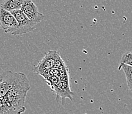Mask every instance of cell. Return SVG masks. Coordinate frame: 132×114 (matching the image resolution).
<instances>
[{"mask_svg": "<svg viewBox=\"0 0 132 114\" xmlns=\"http://www.w3.org/2000/svg\"><path fill=\"white\" fill-rule=\"evenodd\" d=\"M30 89V85L26 75L18 72L15 82L6 96V105L10 114H22L25 112V100Z\"/></svg>", "mask_w": 132, "mask_h": 114, "instance_id": "1", "label": "cell"}, {"mask_svg": "<svg viewBox=\"0 0 132 114\" xmlns=\"http://www.w3.org/2000/svg\"><path fill=\"white\" fill-rule=\"evenodd\" d=\"M18 75V72L7 71L3 74L2 81L0 83V114H10L6 105V96Z\"/></svg>", "mask_w": 132, "mask_h": 114, "instance_id": "2", "label": "cell"}, {"mask_svg": "<svg viewBox=\"0 0 132 114\" xmlns=\"http://www.w3.org/2000/svg\"><path fill=\"white\" fill-rule=\"evenodd\" d=\"M60 54L55 50L49 51L45 54L44 58L34 68V72L40 75L45 71L55 68L56 60L60 57Z\"/></svg>", "mask_w": 132, "mask_h": 114, "instance_id": "3", "label": "cell"}, {"mask_svg": "<svg viewBox=\"0 0 132 114\" xmlns=\"http://www.w3.org/2000/svg\"><path fill=\"white\" fill-rule=\"evenodd\" d=\"M12 14L15 16L19 24V27L13 36H20L25 33L32 32L35 29V24L28 19L24 13L21 10H16L12 12Z\"/></svg>", "mask_w": 132, "mask_h": 114, "instance_id": "4", "label": "cell"}, {"mask_svg": "<svg viewBox=\"0 0 132 114\" xmlns=\"http://www.w3.org/2000/svg\"><path fill=\"white\" fill-rule=\"evenodd\" d=\"M0 27L6 33L13 35L18 29L19 24L11 12L0 7Z\"/></svg>", "mask_w": 132, "mask_h": 114, "instance_id": "5", "label": "cell"}, {"mask_svg": "<svg viewBox=\"0 0 132 114\" xmlns=\"http://www.w3.org/2000/svg\"><path fill=\"white\" fill-rule=\"evenodd\" d=\"M20 10L35 25L44 20L45 16L39 13L36 5L32 0H26Z\"/></svg>", "mask_w": 132, "mask_h": 114, "instance_id": "6", "label": "cell"}, {"mask_svg": "<svg viewBox=\"0 0 132 114\" xmlns=\"http://www.w3.org/2000/svg\"><path fill=\"white\" fill-rule=\"evenodd\" d=\"M53 91L56 94V101L60 102L62 105L65 104V100L67 98L70 99L71 101H73L74 100L73 97L74 93L72 92L70 89V82L60 81L58 85L54 89Z\"/></svg>", "mask_w": 132, "mask_h": 114, "instance_id": "7", "label": "cell"}, {"mask_svg": "<svg viewBox=\"0 0 132 114\" xmlns=\"http://www.w3.org/2000/svg\"><path fill=\"white\" fill-rule=\"evenodd\" d=\"M26 0H4L0 7L12 13L14 11L20 10Z\"/></svg>", "mask_w": 132, "mask_h": 114, "instance_id": "8", "label": "cell"}, {"mask_svg": "<svg viewBox=\"0 0 132 114\" xmlns=\"http://www.w3.org/2000/svg\"><path fill=\"white\" fill-rule=\"evenodd\" d=\"M118 70H122L124 72L126 78V82L128 85V89L132 92V66H129L125 64H120L118 68Z\"/></svg>", "mask_w": 132, "mask_h": 114, "instance_id": "9", "label": "cell"}, {"mask_svg": "<svg viewBox=\"0 0 132 114\" xmlns=\"http://www.w3.org/2000/svg\"><path fill=\"white\" fill-rule=\"evenodd\" d=\"M120 64H125L132 66V52H128L123 54L121 58Z\"/></svg>", "mask_w": 132, "mask_h": 114, "instance_id": "10", "label": "cell"}, {"mask_svg": "<svg viewBox=\"0 0 132 114\" xmlns=\"http://www.w3.org/2000/svg\"><path fill=\"white\" fill-rule=\"evenodd\" d=\"M45 81H46L48 85L51 87L52 91H53L55 87L57 86L60 82V77H59L57 76H53V77H49L45 79Z\"/></svg>", "mask_w": 132, "mask_h": 114, "instance_id": "11", "label": "cell"}, {"mask_svg": "<svg viewBox=\"0 0 132 114\" xmlns=\"http://www.w3.org/2000/svg\"><path fill=\"white\" fill-rule=\"evenodd\" d=\"M2 80H3V79H2V78H0V83L2 82Z\"/></svg>", "mask_w": 132, "mask_h": 114, "instance_id": "12", "label": "cell"}]
</instances>
